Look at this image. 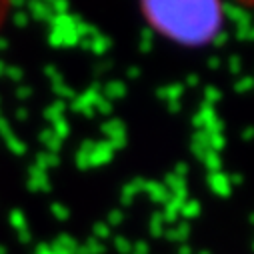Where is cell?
Returning <instances> with one entry per match:
<instances>
[{
	"label": "cell",
	"mask_w": 254,
	"mask_h": 254,
	"mask_svg": "<svg viewBox=\"0 0 254 254\" xmlns=\"http://www.w3.org/2000/svg\"><path fill=\"white\" fill-rule=\"evenodd\" d=\"M140 8L158 34L190 46L216 38L224 20L220 0H140Z\"/></svg>",
	"instance_id": "obj_1"
},
{
	"label": "cell",
	"mask_w": 254,
	"mask_h": 254,
	"mask_svg": "<svg viewBox=\"0 0 254 254\" xmlns=\"http://www.w3.org/2000/svg\"><path fill=\"white\" fill-rule=\"evenodd\" d=\"M240 2H242L244 6H250V8H254V0H240Z\"/></svg>",
	"instance_id": "obj_2"
}]
</instances>
